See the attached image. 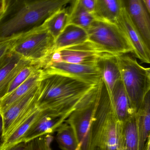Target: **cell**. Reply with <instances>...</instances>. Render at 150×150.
<instances>
[{
    "mask_svg": "<svg viewBox=\"0 0 150 150\" xmlns=\"http://www.w3.org/2000/svg\"><path fill=\"white\" fill-rule=\"evenodd\" d=\"M73 0H7L0 18V43L41 26L46 20Z\"/></svg>",
    "mask_w": 150,
    "mask_h": 150,
    "instance_id": "1",
    "label": "cell"
},
{
    "mask_svg": "<svg viewBox=\"0 0 150 150\" xmlns=\"http://www.w3.org/2000/svg\"><path fill=\"white\" fill-rule=\"evenodd\" d=\"M95 86L65 75L42 72L36 105L41 110L56 109L84 95Z\"/></svg>",
    "mask_w": 150,
    "mask_h": 150,
    "instance_id": "2",
    "label": "cell"
},
{
    "mask_svg": "<svg viewBox=\"0 0 150 150\" xmlns=\"http://www.w3.org/2000/svg\"><path fill=\"white\" fill-rule=\"evenodd\" d=\"M121 122L114 112L109 92L102 80L100 96L92 124L91 150L120 149Z\"/></svg>",
    "mask_w": 150,
    "mask_h": 150,
    "instance_id": "3",
    "label": "cell"
},
{
    "mask_svg": "<svg viewBox=\"0 0 150 150\" xmlns=\"http://www.w3.org/2000/svg\"><path fill=\"white\" fill-rule=\"evenodd\" d=\"M128 54L117 55V58L122 81L131 106L136 113L150 91V69L140 65Z\"/></svg>",
    "mask_w": 150,
    "mask_h": 150,
    "instance_id": "4",
    "label": "cell"
},
{
    "mask_svg": "<svg viewBox=\"0 0 150 150\" xmlns=\"http://www.w3.org/2000/svg\"><path fill=\"white\" fill-rule=\"evenodd\" d=\"M12 52L24 59L40 64L42 69L55 52V39L42 24L17 37Z\"/></svg>",
    "mask_w": 150,
    "mask_h": 150,
    "instance_id": "5",
    "label": "cell"
},
{
    "mask_svg": "<svg viewBox=\"0 0 150 150\" xmlns=\"http://www.w3.org/2000/svg\"><path fill=\"white\" fill-rule=\"evenodd\" d=\"M102 79L87 93L65 121L73 129L79 150H91L92 124L100 96Z\"/></svg>",
    "mask_w": 150,
    "mask_h": 150,
    "instance_id": "6",
    "label": "cell"
},
{
    "mask_svg": "<svg viewBox=\"0 0 150 150\" xmlns=\"http://www.w3.org/2000/svg\"><path fill=\"white\" fill-rule=\"evenodd\" d=\"M86 31L88 40L103 52L116 56L133 53L130 43L116 23L96 19Z\"/></svg>",
    "mask_w": 150,
    "mask_h": 150,
    "instance_id": "7",
    "label": "cell"
},
{
    "mask_svg": "<svg viewBox=\"0 0 150 150\" xmlns=\"http://www.w3.org/2000/svg\"><path fill=\"white\" fill-rule=\"evenodd\" d=\"M101 52L89 40L82 44L55 51L49 62H63L88 66H96Z\"/></svg>",
    "mask_w": 150,
    "mask_h": 150,
    "instance_id": "8",
    "label": "cell"
},
{
    "mask_svg": "<svg viewBox=\"0 0 150 150\" xmlns=\"http://www.w3.org/2000/svg\"><path fill=\"white\" fill-rule=\"evenodd\" d=\"M45 74H57L75 78L87 83L96 85L102 80L96 66H88L59 62H49L42 69Z\"/></svg>",
    "mask_w": 150,
    "mask_h": 150,
    "instance_id": "9",
    "label": "cell"
},
{
    "mask_svg": "<svg viewBox=\"0 0 150 150\" xmlns=\"http://www.w3.org/2000/svg\"><path fill=\"white\" fill-rule=\"evenodd\" d=\"M38 97V86L26 96L12 104L3 112L1 113L3 122V132L1 139L5 137L16 125L36 106Z\"/></svg>",
    "mask_w": 150,
    "mask_h": 150,
    "instance_id": "10",
    "label": "cell"
},
{
    "mask_svg": "<svg viewBox=\"0 0 150 150\" xmlns=\"http://www.w3.org/2000/svg\"><path fill=\"white\" fill-rule=\"evenodd\" d=\"M42 110L41 115L26 134L22 142L28 143L40 137L52 135L56 132L57 129L71 113L50 109Z\"/></svg>",
    "mask_w": 150,
    "mask_h": 150,
    "instance_id": "11",
    "label": "cell"
},
{
    "mask_svg": "<svg viewBox=\"0 0 150 150\" xmlns=\"http://www.w3.org/2000/svg\"><path fill=\"white\" fill-rule=\"evenodd\" d=\"M123 9L128 15L150 49V12L144 0H121Z\"/></svg>",
    "mask_w": 150,
    "mask_h": 150,
    "instance_id": "12",
    "label": "cell"
},
{
    "mask_svg": "<svg viewBox=\"0 0 150 150\" xmlns=\"http://www.w3.org/2000/svg\"><path fill=\"white\" fill-rule=\"evenodd\" d=\"M127 37L133 49V53L143 63H150V49L144 43L128 15L122 9L116 23Z\"/></svg>",
    "mask_w": 150,
    "mask_h": 150,
    "instance_id": "13",
    "label": "cell"
},
{
    "mask_svg": "<svg viewBox=\"0 0 150 150\" xmlns=\"http://www.w3.org/2000/svg\"><path fill=\"white\" fill-rule=\"evenodd\" d=\"M31 63L11 52L0 67V100L6 96L11 81L25 66Z\"/></svg>",
    "mask_w": 150,
    "mask_h": 150,
    "instance_id": "14",
    "label": "cell"
},
{
    "mask_svg": "<svg viewBox=\"0 0 150 150\" xmlns=\"http://www.w3.org/2000/svg\"><path fill=\"white\" fill-rule=\"evenodd\" d=\"M96 66L99 70L109 94H111L114 85L121 79L117 56L104 53L98 59Z\"/></svg>",
    "mask_w": 150,
    "mask_h": 150,
    "instance_id": "15",
    "label": "cell"
},
{
    "mask_svg": "<svg viewBox=\"0 0 150 150\" xmlns=\"http://www.w3.org/2000/svg\"><path fill=\"white\" fill-rule=\"evenodd\" d=\"M110 96L114 112L120 122L136 114L131 106L121 79L114 85Z\"/></svg>",
    "mask_w": 150,
    "mask_h": 150,
    "instance_id": "16",
    "label": "cell"
},
{
    "mask_svg": "<svg viewBox=\"0 0 150 150\" xmlns=\"http://www.w3.org/2000/svg\"><path fill=\"white\" fill-rule=\"evenodd\" d=\"M42 75V69L31 76L26 81L0 100V112H3L10 106L38 87Z\"/></svg>",
    "mask_w": 150,
    "mask_h": 150,
    "instance_id": "17",
    "label": "cell"
},
{
    "mask_svg": "<svg viewBox=\"0 0 150 150\" xmlns=\"http://www.w3.org/2000/svg\"><path fill=\"white\" fill-rule=\"evenodd\" d=\"M88 40L86 30L68 24L55 40V51L82 44Z\"/></svg>",
    "mask_w": 150,
    "mask_h": 150,
    "instance_id": "18",
    "label": "cell"
},
{
    "mask_svg": "<svg viewBox=\"0 0 150 150\" xmlns=\"http://www.w3.org/2000/svg\"><path fill=\"white\" fill-rule=\"evenodd\" d=\"M136 114L121 122L120 149L122 150H139V136Z\"/></svg>",
    "mask_w": 150,
    "mask_h": 150,
    "instance_id": "19",
    "label": "cell"
},
{
    "mask_svg": "<svg viewBox=\"0 0 150 150\" xmlns=\"http://www.w3.org/2000/svg\"><path fill=\"white\" fill-rule=\"evenodd\" d=\"M136 115L139 136V150H144L147 140L150 137V91L145 96Z\"/></svg>",
    "mask_w": 150,
    "mask_h": 150,
    "instance_id": "20",
    "label": "cell"
},
{
    "mask_svg": "<svg viewBox=\"0 0 150 150\" xmlns=\"http://www.w3.org/2000/svg\"><path fill=\"white\" fill-rule=\"evenodd\" d=\"M122 9L121 0H95L93 14L96 19L116 23Z\"/></svg>",
    "mask_w": 150,
    "mask_h": 150,
    "instance_id": "21",
    "label": "cell"
},
{
    "mask_svg": "<svg viewBox=\"0 0 150 150\" xmlns=\"http://www.w3.org/2000/svg\"><path fill=\"white\" fill-rule=\"evenodd\" d=\"M70 3L68 8V24L75 25L86 30L96 19L94 14L82 8L75 0H73Z\"/></svg>",
    "mask_w": 150,
    "mask_h": 150,
    "instance_id": "22",
    "label": "cell"
},
{
    "mask_svg": "<svg viewBox=\"0 0 150 150\" xmlns=\"http://www.w3.org/2000/svg\"><path fill=\"white\" fill-rule=\"evenodd\" d=\"M68 9L63 8L51 15L43 25L55 40L68 25Z\"/></svg>",
    "mask_w": 150,
    "mask_h": 150,
    "instance_id": "23",
    "label": "cell"
},
{
    "mask_svg": "<svg viewBox=\"0 0 150 150\" xmlns=\"http://www.w3.org/2000/svg\"><path fill=\"white\" fill-rule=\"evenodd\" d=\"M56 142L62 150H79V146L75 132L71 126L66 122L62 123L56 131Z\"/></svg>",
    "mask_w": 150,
    "mask_h": 150,
    "instance_id": "24",
    "label": "cell"
},
{
    "mask_svg": "<svg viewBox=\"0 0 150 150\" xmlns=\"http://www.w3.org/2000/svg\"><path fill=\"white\" fill-rule=\"evenodd\" d=\"M41 69H42V67L41 65L38 64H34L31 62L25 66L11 81L6 95L14 91L18 86L26 81L31 76L38 72Z\"/></svg>",
    "mask_w": 150,
    "mask_h": 150,
    "instance_id": "25",
    "label": "cell"
},
{
    "mask_svg": "<svg viewBox=\"0 0 150 150\" xmlns=\"http://www.w3.org/2000/svg\"><path fill=\"white\" fill-rule=\"evenodd\" d=\"M53 139L51 134L35 138L28 143V150H52L51 144Z\"/></svg>",
    "mask_w": 150,
    "mask_h": 150,
    "instance_id": "26",
    "label": "cell"
},
{
    "mask_svg": "<svg viewBox=\"0 0 150 150\" xmlns=\"http://www.w3.org/2000/svg\"><path fill=\"white\" fill-rule=\"evenodd\" d=\"M17 38L0 43V67L12 52Z\"/></svg>",
    "mask_w": 150,
    "mask_h": 150,
    "instance_id": "27",
    "label": "cell"
},
{
    "mask_svg": "<svg viewBox=\"0 0 150 150\" xmlns=\"http://www.w3.org/2000/svg\"><path fill=\"white\" fill-rule=\"evenodd\" d=\"M85 10L93 13L95 0H75Z\"/></svg>",
    "mask_w": 150,
    "mask_h": 150,
    "instance_id": "28",
    "label": "cell"
},
{
    "mask_svg": "<svg viewBox=\"0 0 150 150\" xmlns=\"http://www.w3.org/2000/svg\"><path fill=\"white\" fill-rule=\"evenodd\" d=\"M7 150H28V143H19Z\"/></svg>",
    "mask_w": 150,
    "mask_h": 150,
    "instance_id": "29",
    "label": "cell"
},
{
    "mask_svg": "<svg viewBox=\"0 0 150 150\" xmlns=\"http://www.w3.org/2000/svg\"><path fill=\"white\" fill-rule=\"evenodd\" d=\"M7 0H0V18L3 14L5 10Z\"/></svg>",
    "mask_w": 150,
    "mask_h": 150,
    "instance_id": "30",
    "label": "cell"
},
{
    "mask_svg": "<svg viewBox=\"0 0 150 150\" xmlns=\"http://www.w3.org/2000/svg\"><path fill=\"white\" fill-rule=\"evenodd\" d=\"M3 132V122L2 116L0 112V139H1Z\"/></svg>",
    "mask_w": 150,
    "mask_h": 150,
    "instance_id": "31",
    "label": "cell"
},
{
    "mask_svg": "<svg viewBox=\"0 0 150 150\" xmlns=\"http://www.w3.org/2000/svg\"><path fill=\"white\" fill-rule=\"evenodd\" d=\"M144 150H150V137L148 138Z\"/></svg>",
    "mask_w": 150,
    "mask_h": 150,
    "instance_id": "32",
    "label": "cell"
},
{
    "mask_svg": "<svg viewBox=\"0 0 150 150\" xmlns=\"http://www.w3.org/2000/svg\"><path fill=\"white\" fill-rule=\"evenodd\" d=\"M148 10L150 12V0H144Z\"/></svg>",
    "mask_w": 150,
    "mask_h": 150,
    "instance_id": "33",
    "label": "cell"
},
{
    "mask_svg": "<svg viewBox=\"0 0 150 150\" xmlns=\"http://www.w3.org/2000/svg\"><path fill=\"white\" fill-rule=\"evenodd\" d=\"M93 150H102L101 149H98V148H95V149H94Z\"/></svg>",
    "mask_w": 150,
    "mask_h": 150,
    "instance_id": "34",
    "label": "cell"
},
{
    "mask_svg": "<svg viewBox=\"0 0 150 150\" xmlns=\"http://www.w3.org/2000/svg\"><path fill=\"white\" fill-rule=\"evenodd\" d=\"M119 150H121V149H119Z\"/></svg>",
    "mask_w": 150,
    "mask_h": 150,
    "instance_id": "35",
    "label": "cell"
}]
</instances>
